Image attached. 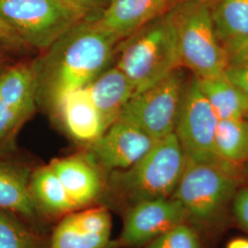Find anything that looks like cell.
<instances>
[{
    "label": "cell",
    "mask_w": 248,
    "mask_h": 248,
    "mask_svg": "<svg viewBox=\"0 0 248 248\" xmlns=\"http://www.w3.org/2000/svg\"><path fill=\"white\" fill-rule=\"evenodd\" d=\"M120 42L98 19L71 28L36 60L37 103L54 111L65 95L87 87L108 68Z\"/></svg>",
    "instance_id": "1"
},
{
    "label": "cell",
    "mask_w": 248,
    "mask_h": 248,
    "mask_svg": "<svg viewBox=\"0 0 248 248\" xmlns=\"http://www.w3.org/2000/svg\"><path fill=\"white\" fill-rule=\"evenodd\" d=\"M185 164L177 136L171 133L155 142L131 168L108 173L100 204L124 213L139 202L172 197Z\"/></svg>",
    "instance_id": "2"
},
{
    "label": "cell",
    "mask_w": 248,
    "mask_h": 248,
    "mask_svg": "<svg viewBox=\"0 0 248 248\" xmlns=\"http://www.w3.org/2000/svg\"><path fill=\"white\" fill-rule=\"evenodd\" d=\"M115 55V66L132 82L134 94L181 67L177 32L169 11L121 41Z\"/></svg>",
    "instance_id": "3"
},
{
    "label": "cell",
    "mask_w": 248,
    "mask_h": 248,
    "mask_svg": "<svg viewBox=\"0 0 248 248\" xmlns=\"http://www.w3.org/2000/svg\"><path fill=\"white\" fill-rule=\"evenodd\" d=\"M245 181L241 166L230 162L186 161L172 197L183 205L187 222L196 227H211L221 222Z\"/></svg>",
    "instance_id": "4"
},
{
    "label": "cell",
    "mask_w": 248,
    "mask_h": 248,
    "mask_svg": "<svg viewBox=\"0 0 248 248\" xmlns=\"http://www.w3.org/2000/svg\"><path fill=\"white\" fill-rule=\"evenodd\" d=\"M169 12L177 32L181 65L200 78L223 75L226 55L213 25L211 0H177Z\"/></svg>",
    "instance_id": "5"
},
{
    "label": "cell",
    "mask_w": 248,
    "mask_h": 248,
    "mask_svg": "<svg viewBox=\"0 0 248 248\" xmlns=\"http://www.w3.org/2000/svg\"><path fill=\"white\" fill-rule=\"evenodd\" d=\"M181 67L150 88L134 94L118 120L140 128L158 141L175 133L177 120L188 87Z\"/></svg>",
    "instance_id": "6"
},
{
    "label": "cell",
    "mask_w": 248,
    "mask_h": 248,
    "mask_svg": "<svg viewBox=\"0 0 248 248\" xmlns=\"http://www.w3.org/2000/svg\"><path fill=\"white\" fill-rule=\"evenodd\" d=\"M0 17L27 46L44 52L85 20L57 0H0Z\"/></svg>",
    "instance_id": "7"
},
{
    "label": "cell",
    "mask_w": 248,
    "mask_h": 248,
    "mask_svg": "<svg viewBox=\"0 0 248 248\" xmlns=\"http://www.w3.org/2000/svg\"><path fill=\"white\" fill-rule=\"evenodd\" d=\"M218 123V117L202 93L194 76L188 83L175 129L186 161L208 163L221 160L215 151Z\"/></svg>",
    "instance_id": "8"
},
{
    "label": "cell",
    "mask_w": 248,
    "mask_h": 248,
    "mask_svg": "<svg viewBox=\"0 0 248 248\" xmlns=\"http://www.w3.org/2000/svg\"><path fill=\"white\" fill-rule=\"evenodd\" d=\"M123 215V231L111 241L114 248H144L177 224L187 222L183 205L174 197L139 202Z\"/></svg>",
    "instance_id": "9"
},
{
    "label": "cell",
    "mask_w": 248,
    "mask_h": 248,
    "mask_svg": "<svg viewBox=\"0 0 248 248\" xmlns=\"http://www.w3.org/2000/svg\"><path fill=\"white\" fill-rule=\"evenodd\" d=\"M157 142L135 125L117 120L86 152L108 175L133 166Z\"/></svg>",
    "instance_id": "10"
},
{
    "label": "cell",
    "mask_w": 248,
    "mask_h": 248,
    "mask_svg": "<svg viewBox=\"0 0 248 248\" xmlns=\"http://www.w3.org/2000/svg\"><path fill=\"white\" fill-rule=\"evenodd\" d=\"M111 215L104 205L80 209L60 219L48 248H106L110 243Z\"/></svg>",
    "instance_id": "11"
},
{
    "label": "cell",
    "mask_w": 248,
    "mask_h": 248,
    "mask_svg": "<svg viewBox=\"0 0 248 248\" xmlns=\"http://www.w3.org/2000/svg\"><path fill=\"white\" fill-rule=\"evenodd\" d=\"M49 165L78 210L100 204L107 175L87 152L55 158Z\"/></svg>",
    "instance_id": "12"
},
{
    "label": "cell",
    "mask_w": 248,
    "mask_h": 248,
    "mask_svg": "<svg viewBox=\"0 0 248 248\" xmlns=\"http://www.w3.org/2000/svg\"><path fill=\"white\" fill-rule=\"evenodd\" d=\"M54 112L70 138L86 146L98 140L107 130L86 87L65 95Z\"/></svg>",
    "instance_id": "13"
},
{
    "label": "cell",
    "mask_w": 248,
    "mask_h": 248,
    "mask_svg": "<svg viewBox=\"0 0 248 248\" xmlns=\"http://www.w3.org/2000/svg\"><path fill=\"white\" fill-rule=\"evenodd\" d=\"M177 0H109L98 22L117 36L128 38L169 11Z\"/></svg>",
    "instance_id": "14"
},
{
    "label": "cell",
    "mask_w": 248,
    "mask_h": 248,
    "mask_svg": "<svg viewBox=\"0 0 248 248\" xmlns=\"http://www.w3.org/2000/svg\"><path fill=\"white\" fill-rule=\"evenodd\" d=\"M31 171L24 165L0 159V211L15 213L32 226L45 219L31 193Z\"/></svg>",
    "instance_id": "15"
},
{
    "label": "cell",
    "mask_w": 248,
    "mask_h": 248,
    "mask_svg": "<svg viewBox=\"0 0 248 248\" xmlns=\"http://www.w3.org/2000/svg\"><path fill=\"white\" fill-rule=\"evenodd\" d=\"M86 88L107 129L119 119L135 93L132 82L115 65L107 68Z\"/></svg>",
    "instance_id": "16"
},
{
    "label": "cell",
    "mask_w": 248,
    "mask_h": 248,
    "mask_svg": "<svg viewBox=\"0 0 248 248\" xmlns=\"http://www.w3.org/2000/svg\"><path fill=\"white\" fill-rule=\"evenodd\" d=\"M30 188L45 220L62 219L78 210L50 165L32 169Z\"/></svg>",
    "instance_id": "17"
},
{
    "label": "cell",
    "mask_w": 248,
    "mask_h": 248,
    "mask_svg": "<svg viewBox=\"0 0 248 248\" xmlns=\"http://www.w3.org/2000/svg\"><path fill=\"white\" fill-rule=\"evenodd\" d=\"M198 79L204 97L219 120L248 119V100L223 75Z\"/></svg>",
    "instance_id": "18"
},
{
    "label": "cell",
    "mask_w": 248,
    "mask_h": 248,
    "mask_svg": "<svg viewBox=\"0 0 248 248\" xmlns=\"http://www.w3.org/2000/svg\"><path fill=\"white\" fill-rule=\"evenodd\" d=\"M215 151L221 159L234 165L248 162V119L219 120Z\"/></svg>",
    "instance_id": "19"
},
{
    "label": "cell",
    "mask_w": 248,
    "mask_h": 248,
    "mask_svg": "<svg viewBox=\"0 0 248 248\" xmlns=\"http://www.w3.org/2000/svg\"><path fill=\"white\" fill-rule=\"evenodd\" d=\"M212 17L221 43L248 35V0H211Z\"/></svg>",
    "instance_id": "20"
},
{
    "label": "cell",
    "mask_w": 248,
    "mask_h": 248,
    "mask_svg": "<svg viewBox=\"0 0 248 248\" xmlns=\"http://www.w3.org/2000/svg\"><path fill=\"white\" fill-rule=\"evenodd\" d=\"M0 248H48V242L15 213L0 211Z\"/></svg>",
    "instance_id": "21"
},
{
    "label": "cell",
    "mask_w": 248,
    "mask_h": 248,
    "mask_svg": "<svg viewBox=\"0 0 248 248\" xmlns=\"http://www.w3.org/2000/svg\"><path fill=\"white\" fill-rule=\"evenodd\" d=\"M143 248H203L195 225L184 222L153 240Z\"/></svg>",
    "instance_id": "22"
},
{
    "label": "cell",
    "mask_w": 248,
    "mask_h": 248,
    "mask_svg": "<svg viewBox=\"0 0 248 248\" xmlns=\"http://www.w3.org/2000/svg\"><path fill=\"white\" fill-rule=\"evenodd\" d=\"M227 67L248 68V35L222 43Z\"/></svg>",
    "instance_id": "23"
},
{
    "label": "cell",
    "mask_w": 248,
    "mask_h": 248,
    "mask_svg": "<svg viewBox=\"0 0 248 248\" xmlns=\"http://www.w3.org/2000/svg\"><path fill=\"white\" fill-rule=\"evenodd\" d=\"M78 12L85 19H98L106 9L109 0H57Z\"/></svg>",
    "instance_id": "24"
},
{
    "label": "cell",
    "mask_w": 248,
    "mask_h": 248,
    "mask_svg": "<svg viewBox=\"0 0 248 248\" xmlns=\"http://www.w3.org/2000/svg\"><path fill=\"white\" fill-rule=\"evenodd\" d=\"M232 213L240 226L248 232V186H241L231 204Z\"/></svg>",
    "instance_id": "25"
},
{
    "label": "cell",
    "mask_w": 248,
    "mask_h": 248,
    "mask_svg": "<svg viewBox=\"0 0 248 248\" xmlns=\"http://www.w3.org/2000/svg\"><path fill=\"white\" fill-rule=\"evenodd\" d=\"M223 76L239 89L248 100V68L228 66L223 72Z\"/></svg>",
    "instance_id": "26"
},
{
    "label": "cell",
    "mask_w": 248,
    "mask_h": 248,
    "mask_svg": "<svg viewBox=\"0 0 248 248\" xmlns=\"http://www.w3.org/2000/svg\"><path fill=\"white\" fill-rule=\"evenodd\" d=\"M0 44L10 49H20L27 46L15 31L0 17Z\"/></svg>",
    "instance_id": "27"
},
{
    "label": "cell",
    "mask_w": 248,
    "mask_h": 248,
    "mask_svg": "<svg viewBox=\"0 0 248 248\" xmlns=\"http://www.w3.org/2000/svg\"><path fill=\"white\" fill-rule=\"evenodd\" d=\"M226 248H248V238L238 237L231 240Z\"/></svg>",
    "instance_id": "28"
},
{
    "label": "cell",
    "mask_w": 248,
    "mask_h": 248,
    "mask_svg": "<svg viewBox=\"0 0 248 248\" xmlns=\"http://www.w3.org/2000/svg\"><path fill=\"white\" fill-rule=\"evenodd\" d=\"M241 171H242V174H243V176L245 177L246 181L248 182V162L243 164L241 166Z\"/></svg>",
    "instance_id": "29"
},
{
    "label": "cell",
    "mask_w": 248,
    "mask_h": 248,
    "mask_svg": "<svg viewBox=\"0 0 248 248\" xmlns=\"http://www.w3.org/2000/svg\"><path fill=\"white\" fill-rule=\"evenodd\" d=\"M106 248H114V247L112 246V244H111V241H110V243H109V245Z\"/></svg>",
    "instance_id": "30"
}]
</instances>
